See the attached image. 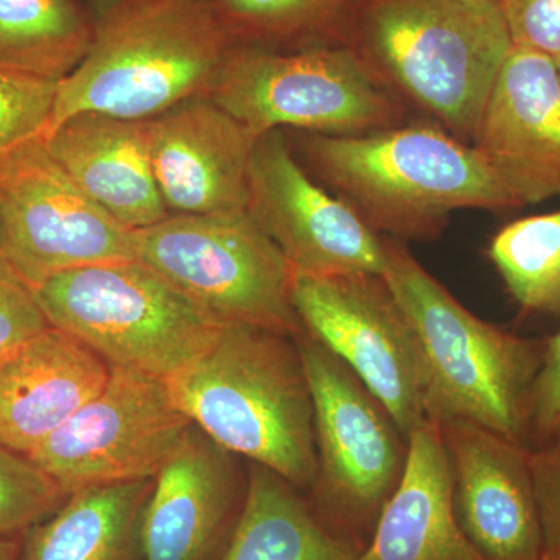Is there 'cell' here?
Returning <instances> with one entry per match:
<instances>
[{"label":"cell","instance_id":"cell-1","mask_svg":"<svg viewBox=\"0 0 560 560\" xmlns=\"http://www.w3.org/2000/svg\"><path fill=\"white\" fill-rule=\"evenodd\" d=\"M305 171L396 241L438 237L453 212L522 208L470 143L441 127L401 125L357 136L301 132Z\"/></svg>","mask_w":560,"mask_h":560},{"label":"cell","instance_id":"cell-2","mask_svg":"<svg viewBox=\"0 0 560 560\" xmlns=\"http://www.w3.org/2000/svg\"><path fill=\"white\" fill-rule=\"evenodd\" d=\"M165 382L179 410L224 451L276 471L298 490L313 488L315 410L294 338L224 324Z\"/></svg>","mask_w":560,"mask_h":560},{"label":"cell","instance_id":"cell-3","mask_svg":"<svg viewBox=\"0 0 560 560\" xmlns=\"http://www.w3.org/2000/svg\"><path fill=\"white\" fill-rule=\"evenodd\" d=\"M90 2V51L58 84L47 132L84 110L149 120L210 94L234 47L213 0Z\"/></svg>","mask_w":560,"mask_h":560},{"label":"cell","instance_id":"cell-4","mask_svg":"<svg viewBox=\"0 0 560 560\" xmlns=\"http://www.w3.org/2000/svg\"><path fill=\"white\" fill-rule=\"evenodd\" d=\"M386 249L382 278L418 345L427 418L440 423L467 420L528 447L530 397L545 341L508 334L478 318L404 242L386 237Z\"/></svg>","mask_w":560,"mask_h":560},{"label":"cell","instance_id":"cell-5","mask_svg":"<svg viewBox=\"0 0 560 560\" xmlns=\"http://www.w3.org/2000/svg\"><path fill=\"white\" fill-rule=\"evenodd\" d=\"M349 47L408 108L471 145L512 40L493 0H364Z\"/></svg>","mask_w":560,"mask_h":560},{"label":"cell","instance_id":"cell-6","mask_svg":"<svg viewBox=\"0 0 560 560\" xmlns=\"http://www.w3.org/2000/svg\"><path fill=\"white\" fill-rule=\"evenodd\" d=\"M33 290L51 327L109 366L161 378L195 359L224 326L139 260L75 268Z\"/></svg>","mask_w":560,"mask_h":560},{"label":"cell","instance_id":"cell-7","mask_svg":"<svg viewBox=\"0 0 560 560\" xmlns=\"http://www.w3.org/2000/svg\"><path fill=\"white\" fill-rule=\"evenodd\" d=\"M294 341L315 410L318 475L308 503L360 555L404 478L408 440L348 364L305 330Z\"/></svg>","mask_w":560,"mask_h":560},{"label":"cell","instance_id":"cell-8","mask_svg":"<svg viewBox=\"0 0 560 560\" xmlns=\"http://www.w3.org/2000/svg\"><path fill=\"white\" fill-rule=\"evenodd\" d=\"M209 97L257 139L285 130L357 136L407 125L408 108L349 46H234Z\"/></svg>","mask_w":560,"mask_h":560},{"label":"cell","instance_id":"cell-9","mask_svg":"<svg viewBox=\"0 0 560 560\" xmlns=\"http://www.w3.org/2000/svg\"><path fill=\"white\" fill-rule=\"evenodd\" d=\"M136 260L224 324L296 338L293 267L248 210L168 215L135 231Z\"/></svg>","mask_w":560,"mask_h":560},{"label":"cell","instance_id":"cell-10","mask_svg":"<svg viewBox=\"0 0 560 560\" xmlns=\"http://www.w3.org/2000/svg\"><path fill=\"white\" fill-rule=\"evenodd\" d=\"M0 257L35 289L75 268L136 260L135 231L81 190L40 136L0 156Z\"/></svg>","mask_w":560,"mask_h":560},{"label":"cell","instance_id":"cell-11","mask_svg":"<svg viewBox=\"0 0 560 560\" xmlns=\"http://www.w3.org/2000/svg\"><path fill=\"white\" fill-rule=\"evenodd\" d=\"M191 422L165 378L110 366L108 382L27 456L66 495L154 480Z\"/></svg>","mask_w":560,"mask_h":560},{"label":"cell","instance_id":"cell-12","mask_svg":"<svg viewBox=\"0 0 560 560\" xmlns=\"http://www.w3.org/2000/svg\"><path fill=\"white\" fill-rule=\"evenodd\" d=\"M291 301L304 330L348 364L408 440L427 419L425 386L410 323L385 279L293 270Z\"/></svg>","mask_w":560,"mask_h":560},{"label":"cell","instance_id":"cell-13","mask_svg":"<svg viewBox=\"0 0 560 560\" xmlns=\"http://www.w3.org/2000/svg\"><path fill=\"white\" fill-rule=\"evenodd\" d=\"M248 212L294 271L312 276H383L386 237L348 201L312 179L285 130L257 139L249 167Z\"/></svg>","mask_w":560,"mask_h":560},{"label":"cell","instance_id":"cell-14","mask_svg":"<svg viewBox=\"0 0 560 560\" xmlns=\"http://www.w3.org/2000/svg\"><path fill=\"white\" fill-rule=\"evenodd\" d=\"M441 429L453 512L471 547L485 560H541L533 448L467 420Z\"/></svg>","mask_w":560,"mask_h":560},{"label":"cell","instance_id":"cell-15","mask_svg":"<svg viewBox=\"0 0 560 560\" xmlns=\"http://www.w3.org/2000/svg\"><path fill=\"white\" fill-rule=\"evenodd\" d=\"M471 147L522 206L560 197V77L552 58L512 46Z\"/></svg>","mask_w":560,"mask_h":560},{"label":"cell","instance_id":"cell-16","mask_svg":"<svg viewBox=\"0 0 560 560\" xmlns=\"http://www.w3.org/2000/svg\"><path fill=\"white\" fill-rule=\"evenodd\" d=\"M151 164L171 215L248 210L257 138L209 95L147 120Z\"/></svg>","mask_w":560,"mask_h":560},{"label":"cell","instance_id":"cell-17","mask_svg":"<svg viewBox=\"0 0 560 560\" xmlns=\"http://www.w3.org/2000/svg\"><path fill=\"white\" fill-rule=\"evenodd\" d=\"M232 453L191 423L151 485L142 522L145 560H208L226 547L243 508Z\"/></svg>","mask_w":560,"mask_h":560},{"label":"cell","instance_id":"cell-18","mask_svg":"<svg viewBox=\"0 0 560 560\" xmlns=\"http://www.w3.org/2000/svg\"><path fill=\"white\" fill-rule=\"evenodd\" d=\"M84 342L47 327L0 361V444L28 456L108 382Z\"/></svg>","mask_w":560,"mask_h":560},{"label":"cell","instance_id":"cell-19","mask_svg":"<svg viewBox=\"0 0 560 560\" xmlns=\"http://www.w3.org/2000/svg\"><path fill=\"white\" fill-rule=\"evenodd\" d=\"M44 142L81 190L128 230L171 215L151 164L147 120L84 110L47 132Z\"/></svg>","mask_w":560,"mask_h":560},{"label":"cell","instance_id":"cell-20","mask_svg":"<svg viewBox=\"0 0 560 560\" xmlns=\"http://www.w3.org/2000/svg\"><path fill=\"white\" fill-rule=\"evenodd\" d=\"M353 560H485L456 522L451 463L436 420L427 418L411 431L399 488Z\"/></svg>","mask_w":560,"mask_h":560},{"label":"cell","instance_id":"cell-21","mask_svg":"<svg viewBox=\"0 0 560 560\" xmlns=\"http://www.w3.org/2000/svg\"><path fill=\"white\" fill-rule=\"evenodd\" d=\"M151 485L116 482L69 493L22 534L21 560H145L142 522Z\"/></svg>","mask_w":560,"mask_h":560},{"label":"cell","instance_id":"cell-22","mask_svg":"<svg viewBox=\"0 0 560 560\" xmlns=\"http://www.w3.org/2000/svg\"><path fill=\"white\" fill-rule=\"evenodd\" d=\"M338 539L276 471L250 463L241 517L219 560H353Z\"/></svg>","mask_w":560,"mask_h":560},{"label":"cell","instance_id":"cell-23","mask_svg":"<svg viewBox=\"0 0 560 560\" xmlns=\"http://www.w3.org/2000/svg\"><path fill=\"white\" fill-rule=\"evenodd\" d=\"M92 36L90 0H0V72L61 81Z\"/></svg>","mask_w":560,"mask_h":560},{"label":"cell","instance_id":"cell-24","mask_svg":"<svg viewBox=\"0 0 560 560\" xmlns=\"http://www.w3.org/2000/svg\"><path fill=\"white\" fill-rule=\"evenodd\" d=\"M364 0H213L234 46L296 51L349 46Z\"/></svg>","mask_w":560,"mask_h":560},{"label":"cell","instance_id":"cell-25","mask_svg":"<svg viewBox=\"0 0 560 560\" xmlns=\"http://www.w3.org/2000/svg\"><path fill=\"white\" fill-rule=\"evenodd\" d=\"M489 259L523 311L560 313V210L512 221L490 242Z\"/></svg>","mask_w":560,"mask_h":560},{"label":"cell","instance_id":"cell-26","mask_svg":"<svg viewBox=\"0 0 560 560\" xmlns=\"http://www.w3.org/2000/svg\"><path fill=\"white\" fill-rule=\"evenodd\" d=\"M66 497L27 456L0 444V537L22 536L57 511Z\"/></svg>","mask_w":560,"mask_h":560},{"label":"cell","instance_id":"cell-27","mask_svg":"<svg viewBox=\"0 0 560 560\" xmlns=\"http://www.w3.org/2000/svg\"><path fill=\"white\" fill-rule=\"evenodd\" d=\"M60 81L0 72V156L49 128Z\"/></svg>","mask_w":560,"mask_h":560},{"label":"cell","instance_id":"cell-28","mask_svg":"<svg viewBox=\"0 0 560 560\" xmlns=\"http://www.w3.org/2000/svg\"><path fill=\"white\" fill-rule=\"evenodd\" d=\"M47 327L33 287L0 257V361Z\"/></svg>","mask_w":560,"mask_h":560},{"label":"cell","instance_id":"cell-29","mask_svg":"<svg viewBox=\"0 0 560 560\" xmlns=\"http://www.w3.org/2000/svg\"><path fill=\"white\" fill-rule=\"evenodd\" d=\"M512 46L560 58V0H499Z\"/></svg>","mask_w":560,"mask_h":560},{"label":"cell","instance_id":"cell-30","mask_svg":"<svg viewBox=\"0 0 560 560\" xmlns=\"http://www.w3.org/2000/svg\"><path fill=\"white\" fill-rule=\"evenodd\" d=\"M537 510H539L541 560H560V453L551 445L530 453Z\"/></svg>","mask_w":560,"mask_h":560},{"label":"cell","instance_id":"cell-31","mask_svg":"<svg viewBox=\"0 0 560 560\" xmlns=\"http://www.w3.org/2000/svg\"><path fill=\"white\" fill-rule=\"evenodd\" d=\"M560 419V329L545 340L544 361L530 397V442L550 444Z\"/></svg>","mask_w":560,"mask_h":560},{"label":"cell","instance_id":"cell-32","mask_svg":"<svg viewBox=\"0 0 560 560\" xmlns=\"http://www.w3.org/2000/svg\"><path fill=\"white\" fill-rule=\"evenodd\" d=\"M0 560H21V540L18 537H0Z\"/></svg>","mask_w":560,"mask_h":560},{"label":"cell","instance_id":"cell-33","mask_svg":"<svg viewBox=\"0 0 560 560\" xmlns=\"http://www.w3.org/2000/svg\"><path fill=\"white\" fill-rule=\"evenodd\" d=\"M555 451H558L560 453V419L558 422V427H556L555 433H552L550 444Z\"/></svg>","mask_w":560,"mask_h":560},{"label":"cell","instance_id":"cell-34","mask_svg":"<svg viewBox=\"0 0 560 560\" xmlns=\"http://www.w3.org/2000/svg\"><path fill=\"white\" fill-rule=\"evenodd\" d=\"M460 2L470 3V5H481V3L489 2V0H460Z\"/></svg>","mask_w":560,"mask_h":560},{"label":"cell","instance_id":"cell-35","mask_svg":"<svg viewBox=\"0 0 560 560\" xmlns=\"http://www.w3.org/2000/svg\"><path fill=\"white\" fill-rule=\"evenodd\" d=\"M556 66H558V72H559V77H560V58H558V60H556Z\"/></svg>","mask_w":560,"mask_h":560},{"label":"cell","instance_id":"cell-36","mask_svg":"<svg viewBox=\"0 0 560 560\" xmlns=\"http://www.w3.org/2000/svg\"><path fill=\"white\" fill-rule=\"evenodd\" d=\"M493 2H499V0H493Z\"/></svg>","mask_w":560,"mask_h":560}]
</instances>
